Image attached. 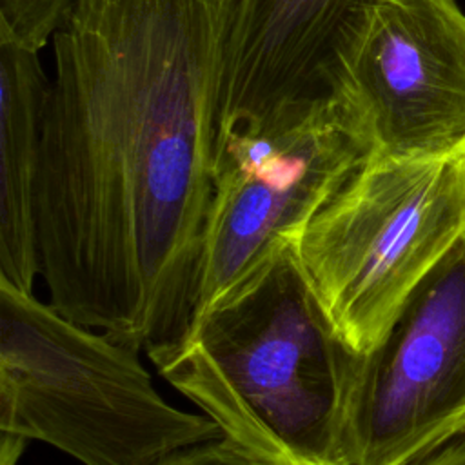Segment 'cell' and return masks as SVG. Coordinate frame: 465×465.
Wrapping results in <instances>:
<instances>
[{
  "mask_svg": "<svg viewBox=\"0 0 465 465\" xmlns=\"http://www.w3.org/2000/svg\"><path fill=\"white\" fill-rule=\"evenodd\" d=\"M340 96L376 154H438L465 142V11L456 0H380Z\"/></svg>",
  "mask_w": 465,
  "mask_h": 465,
  "instance_id": "7",
  "label": "cell"
},
{
  "mask_svg": "<svg viewBox=\"0 0 465 465\" xmlns=\"http://www.w3.org/2000/svg\"><path fill=\"white\" fill-rule=\"evenodd\" d=\"M465 436V232L363 356L352 465H409Z\"/></svg>",
  "mask_w": 465,
  "mask_h": 465,
  "instance_id": "6",
  "label": "cell"
},
{
  "mask_svg": "<svg viewBox=\"0 0 465 465\" xmlns=\"http://www.w3.org/2000/svg\"><path fill=\"white\" fill-rule=\"evenodd\" d=\"M363 356L343 341L287 243L151 361L251 465H352Z\"/></svg>",
  "mask_w": 465,
  "mask_h": 465,
  "instance_id": "2",
  "label": "cell"
},
{
  "mask_svg": "<svg viewBox=\"0 0 465 465\" xmlns=\"http://www.w3.org/2000/svg\"><path fill=\"white\" fill-rule=\"evenodd\" d=\"M74 0H0V38L40 51Z\"/></svg>",
  "mask_w": 465,
  "mask_h": 465,
  "instance_id": "10",
  "label": "cell"
},
{
  "mask_svg": "<svg viewBox=\"0 0 465 465\" xmlns=\"http://www.w3.org/2000/svg\"><path fill=\"white\" fill-rule=\"evenodd\" d=\"M47 82L38 51L0 38V280L25 292L40 274L35 194Z\"/></svg>",
  "mask_w": 465,
  "mask_h": 465,
  "instance_id": "9",
  "label": "cell"
},
{
  "mask_svg": "<svg viewBox=\"0 0 465 465\" xmlns=\"http://www.w3.org/2000/svg\"><path fill=\"white\" fill-rule=\"evenodd\" d=\"M372 153L343 96L220 131L194 318L296 243Z\"/></svg>",
  "mask_w": 465,
  "mask_h": 465,
  "instance_id": "5",
  "label": "cell"
},
{
  "mask_svg": "<svg viewBox=\"0 0 465 465\" xmlns=\"http://www.w3.org/2000/svg\"><path fill=\"white\" fill-rule=\"evenodd\" d=\"M380 0H234L218 133L340 96Z\"/></svg>",
  "mask_w": 465,
  "mask_h": 465,
  "instance_id": "8",
  "label": "cell"
},
{
  "mask_svg": "<svg viewBox=\"0 0 465 465\" xmlns=\"http://www.w3.org/2000/svg\"><path fill=\"white\" fill-rule=\"evenodd\" d=\"M465 232V142L418 156L372 153L296 242L343 341L369 354L418 283Z\"/></svg>",
  "mask_w": 465,
  "mask_h": 465,
  "instance_id": "4",
  "label": "cell"
},
{
  "mask_svg": "<svg viewBox=\"0 0 465 465\" xmlns=\"http://www.w3.org/2000/svg\"><path fill=\"white\" fill-rule=\"evenodd\" d=\"M138 352L0 280V465L29 441L82 465H158L220 440L207 414L156 391Z\"/></svg>",
  "mask_w": 465,
  "mask_h": 465,
  "instance_id": "3",
  "label": "cell"
},
{
  "mask_svg": "<svg viewBox=\"0 0 465 465\" xmlns=\"http://www.w3.org/2000/svg\"><path fill=\"white\" fill-rule=\"evenodd\" d=\"M234 0H74L42 113L36 242L49 303L149 358L198 302Z\"/></svg>",
  "mask_w": 465,
  "mask_h": 465,
  "instance_id": "1",
  "label": "cell"
},
{
  "mask_svg": "<svg viewBox=\"0 0 465 465\" xmlns=\"http://www.w3.org/2000/svg\"><path fill=\"white\" fill-rule=\"evenodd\" d=\"M158 465H251L231 443L223 438L200 443L171 454Z\"/></svg>",
  "mask_w": 465,
  "mask_h": 465,
  "instance_id": "11",
  "label": "cell"
},
{
  "mask_svg": "<svg viewBox=\"0 0 465 465\" xmlns=\"http://www.w3.org/2000/svg\"><path fill=\"white\" fill-rule=\"evenodd\" d=\"M409 465H465V436L440 447L438 450Z\"/></svg>",
  "mask_w": 465,
  "mask_h": 465,
  "instance_id": "12",
  "label": "cell"
}]
</instances>
